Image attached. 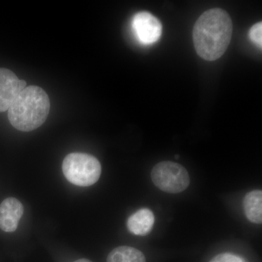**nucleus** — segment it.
<instances>
[{"label": "nucleus", "instance_id": "nucleus-1", "mask_svg": "<svg viewBox=\"0 0 262 262\" xmlns=\"http://www.w3.org/2000/svg\"><path fill=\"white\" fill-rule=\"evenodd\" d=\"M232 21L225 10L213 8L203 13L194 24L193 41L198 56L208 61L219 59L230 43Z\"/></svg>", "mask_w": 262, "mask_h": 262}, {"label": "nucleus", "instance_id": "nucleus-2", "mask_svg": "<svg viewBox=\"0 0 262 262\" xmlns=\"http://www.w3.org/2000/svg\"><path fill=\"white\" fill-rule=\"evenodd\" d=\"M49 97L44 90L31 85L18 94L8 108V119L17 130L29 132L46 122L49 115Z\"/></svg>", "mask_w": 262, "mask_h": 262}, {"label": "nucleus", "instance_id": "nucleus-3", "mask_svg": "<svg viewBox=\"0 0 262 262\" xmlns=\"http://www.w3.org/2000/svg\"><path fill=\"white\" fill-rule=\"evenodd\" d=\"M62 170L69 182L80 187L96 184L101 173V164L97 158L86 153L67 155L62 164Z\"/></svg>", "mask_w": 262, "mask_h": 262}, {"label": "nucleus", "instance_id": "nucleus-4", "mask_svg": "<svg viewBox=\"0 0 262 262\" xmlns=\"http://www.w3.org/2000/svg\"><path fill=\"white\" fill-rule=\"evenodd\" d=\"M151 179L160 190L170 194H177L189 187V173L180 164L163 161L157 164L151 170Z\"/></svg>", "mask_w": 262, "mask_h": 262}, {"label": "nucleus", "instance_id": "nucleus-5", "mask_svg": "<svg viewBox=\"0 0 262 262\" xmlns=\"http://www.w3.org/2000/svg\"><path fill=\"white\" fill-rule=\"evenodd\" d=\"M132 27L139 42L151 45L161 37L162 24L159 20L149 12L136 13L132 20Z\"/></svg>", "mask_w": 262, "mask_h": 262}, {"label": "nucleus", "instance_id": "nucleus-6", "mask_svg": "<svg viewBox=\"0 0 262 262\" xmlns=\"http://www.w3.org/2000/svg\"><path fill=\"white\" fill-rule=\"evenodd\" d=\"M27 86L12 71L0 68V113L7 111Z\"/></svg>", "mask_w": 262, "mask_h": 262}, {"label": "nucleus", "instance_id": "nucleus-7", "mask_svg": "<svg viewBox=\"0 0 262 262\" xmlns=\"http://www.w3.org/2000/svg\"><path fill=\"white\" fill-rule=\"evenodd\" d=\"M23 205L14 198H8L0 204V229L13 232L18 228L19 221L24 214Z\"/></svg>", "mask_w": 262, "mask_h": 262}, {"label": "nucleus", "instance_id": "nucleus-8", "mask_svg": "<svg viewBox=\"0 0 262 262\" xmlns=\"http://www.w3.org/2000/svg\"><path fill=\"white\" fill-rule=\"evenodd\" d=\"M155 224V216L148 208H142L129 217L127 227L131 233L144 236L151 232Z\"/></svg>", "mask_w": 262, "mask_h": 262}, {"label": "nucleus", "instance_id": "nucleus-9", "mask_svg": "<svg viewBox=\"0 0 262 262\" xmlns=\"http://www.w3.org/2000/svg\"><path fill=\"white\" fill-rule=\"evenodd\" d=\"M262 192L253 190L248 192L244 200L245 213L248 220L255 224L262 222Z\"/></svg>", "mask_w": 262, "mask_h": 262}, {"label": "nucleus", "instance_id": "nucleus-10", "mask_svg": "<svg viewBox=\"0 0 262 262\" xmlns=\"http://www.w3.org/2000/svg\"><path fill=\"white\" fill-rule=\"evenodd\" d=\"M107 262H146V258L139 250L129 246H120L113 250Z\"/></svg>", "mask_w": 262, "mask_h": 262}, {"label": "nucleus", "instance_id": "nucleus-11", "mask_svg": "<svg viewBox=\"0 0 262 262\" xmlns=\"http://www.w3.org/2000/svg\"><path fill=\"white\" fill-rule=\"evenodd\" d=\"M249 38L258 48L262 47V23L258 22L250 29Z\"/></svg>", "mask_w": 262, "mask_h": 262}, {"label": "nucleus", "instance_id": "nucleus-12", "mask_svg": "<svg viewBox=\"0 0 262 262\" xmlns=\"http://www.w3.org/2000/svg\"><path fill=\"white\" fill-rule=\"evenodd\" d=\"M210 262H244L242 258L231 254V253H222L215 256Z\"/></svg>", "mask_w": 262, "mask_h": 262}, {"label": "nucleus", "instance_id": "nucleus-13", "mask_svg": "<svg viewBox=\"0 0 262 262\" xmlns=\"http://www.w3.org/2000/svg\"><path fill=\"white\" fill-rule=\"evenodd\" d=\"M74 262H92L90 261L89 259H86V258H81V259L77 260V261Z\"/></svg>", "mask_w": 262, "mask_h": 262}, {"label": "nucleus", "instance_id": "nucleus-14", "mask_svg": "<svg viewBox=\"0 0 262 262\" xmlns=\"http://www.w3.org/2000/svg\"><path fill=\"white\" fill-rule=\"evenodd\" d=\"M176 158H177H177H179V155H178V156H177H177H176Z\"/></svg>", "mask_w": 262, "mask_h": 262}]
</instances>
